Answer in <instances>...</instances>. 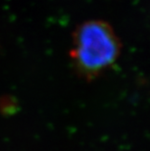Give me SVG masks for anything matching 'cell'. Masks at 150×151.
I'll return each mask as SVG.
<instances>
[{
    "instance_id": "cell-1",
    "label": "cell",
    "mask_w": 150,
    "mask_h": 151,
    "mask_svg": "<svg viewBox=\"0 0 150 151\" xmlns=\"http://www.w3.org/2000/svg\"><path fill=\"white\" fill-rule=\"evenodd\" d=\"M120 52L121 43L112 27L104 21L90 20L75 29L70 56L78 75L91 81L111 68Z\"/></svg>"
}]
</instances>
